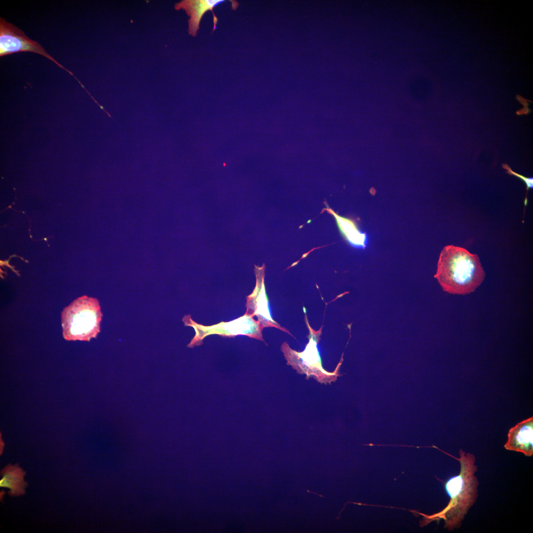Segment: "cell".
Instances as JSON below:
<instances>
[{
    "instance_id": "1",
    "label": "cell",
    "mask_w": 533,
    "mask_h": 533,
    "mask_svg": "<svg viewBox=\"0 0 533 533\" xmlns=\"http://www.w3.org/2000/svg\"><path fill=\"white\" fill-rule=\"evenodd\" d=\"M459 458H456L460 465L458 475L451 478L445 487L450 500L442 511L430 515L422 513L424 519L422 526L433 521L443 519L444 528L452 531L459 528L465 515L473 505L478 497V480L475 475L477 466L475 464V456L460 449Z\"/></svg>"
},
{
    "instance_id": "6",
    "label": "cell",
    "mask_w": 533,
    "mask_h": 533,
    "mask_svg": "<svg viewBox=\"0 0 533 533\" xmlns=\"http://www.w3.org/2000/svg\"><path fill=\"white\" fill-rule=\"evenodd\" d=\"M20 52H33L49 59L67 72L87 92H88L74 74L58 62L41 45L27 37L22 30L0 17V57Z\"/></svg>"
},
{
    "instance_id": "3",
    "label": "cell",
    "mask_w": 533,
    "mask_h": 533,
    "mask_svg": "<svg viewBox=\"0 0 533 533\" xmlns=\"http://www.w3.org/2000/svg\"><path fill=\"white\" fill-rule=\"evenodd\" d=\"M102 313L96 298L83 296L66 307L61 313L63 336L67 341H89L101 330Z\"/></svg>"
},
{
    "instance_id": "7",
    "label": "cell",
    "mask_w": 533,
    "mask_h": 533,
    "mask_svg": "<svg viewBox=\"0 0 533 533\" xmlns=\"http://www.w3.org/2000/svg\"><path fill=\"white\" fill-rule=\"evenodd\" d=\"M265 269L264 264L262 267L255 266L256 284L253 292L246 297L245 313L256 316L263 328L274 327L284 330L271 317L264 284Z\"/></svg>"
},
{
    "instance_id": "9",
    "label": "cell",
    "mask_w": 533,
    "mask_h": 533,
    "mask_svg": "<svg viewBox=\"0 0 533 533\" xmlns=\"http://www.w3.org/2000/svg\"><path fill=\"white\" fill-rule=\"evenodd\" d=\"M224 0H184L175 4L174 8L179 10L184 9L190 17L188 21L189 35L195 37L199 29L200 20L206 12L211 10L213 15L214 27L212 31L216 29L218 18L215 16L213 8L217 5L224 2Z\"/></svg>"
},
{
    "instance_id": "4",
    "label": "cell",
    "mask_w": 533,
    "mask_h": 533,
    "mask_svg": "<svg viewBox=\"0 0 533 533\" xmlns=\"http://www.w3.org/2000/svg\"><path fill=\"white\" fill-rule=\"evenodd\" d=\"M182 321L185 326L192 327L195 332V336L187 345L189 347L201 344L203 339L212 334L231 337L243 335L264 341L262 333L264 328L258 320H255L253 316L246 313L232 321L221 322L211 326L196 323L192 320L190 314L184 315Z\"/></svg>"
},
{
    "instance_id": "8",
    "label": "cell",
    "mask_w": 533,
    "mask_h": 533,
    "mask_svg": "<svg viewBox=\"0 0 533 533\" xmlns=\"http://www.w3.org/2000/svg\"><path fill=\"white\" fill-rule=\"evenodd\" d=\"M504 448L523 453L525 456L533 455V417L518 423L509 430Z\"/></svg>"
},
{
    "instance_id": "11",
    "label": "cell",
    "mask_w": 533,
    "mask_h": 533,
    "mask_svg": "<svg viewBox=\"0 0 533 533\" xmlns=\"http://www.w3.org/2000/svg\"><path fill=\"white\" fill-rule=\"evenodd\" d=\"M338 226L349 242L355 247L364 248L366 245V235L361 233L353 222L334 214Z\"/></svg>"
},
{
    "instance_id": "2",
    "label": "cell",
    "mask_w": 533,
    "mask_h": 533,
    "mask_svg": "<svg viewBox=\"0 0 533 533\" xmlns=\"http://www.w3.org/2000/svg\"><path fill=\"white\" fill-rule=\"evenodd\" d=\"M485 272L480 259L464 248L453 245L442 250L434 275L443 291L464 295L475 291L483 282Z\"/></svg>"
},
{
    "instance_id": "12",
    "label": "cell",
    "mask_w": 533,
    "mask_h": 533,
    "mask_svg": "<svg viewBox=\"0 0 533 533\" xmlns=\"http://www.w3.org/2000/svg\"><path fill=\"white\" fill-rule=\"evenodd\" d=\"M502 168L503 169L507 170V171L506 172V173H508L509 175H514V176H515L516 177H517L519 178L520 179H522L525 182V183L526 184V186H527V192H526V197H525V201H524V205H525L524 212H525V207H526V205L528 204L527 193H528V190H529V189H533V177L528 178V177L524 176H523L522 175H520V174L513 171L511 169V168L509 166V165L506 163L502 164Z\"/></svg>"
},
{
    "instance_id": "5",
    "label": "cell",
    "mask_w": 533,
    "mask_h": 533,
    "mask_svg": "<svg viewBox=\"0 0 533 533\" xmlns=\"http://www.w3.org/2000/svg\"><path fill=\"white\" fill-rule=\"evenodd\" d=\"M317 339L311 336L305 350L298 352L290 349L286 343L281 346V349L287 360L288 365H291L299 374H305L306 379L313 377L321 383L330 384L337 380V377L342 375L339 370L343 361V356L336 369L333 372L325 371L322 366L320 357L317 348Z\"/></svg>"
},
{
    "instance_id": "10",
    "label": "cell",
    "mask_w": 533,
    "mask_h": 533,
    "mask_svg": "<svg viewBox=\"0 0 533 533\" xmlns=\"http://www.w3.org/2000/svg\"><path fill=\"white\" fill-rule=\"evenodd\" d=\"M26 472L18 464H8L0 471L2 478L0 480V487L10 489V496H19L25 493L28 483L24 480Z\"/></svg>"
}]
</instances>
